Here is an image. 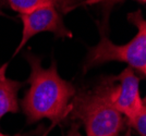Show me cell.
Wrapping results in <instances>:
<instances>
[{
  "instance_id": "1",
  "label": "cell",
  "mask_w": 146,
  "mask_h": 136,
  "mask_svg": "<svg viewBox=\"0 0 146 136\" xmlns=\"http://www.w3.org/2000/svg\"><path fill=\"white\" fill-rule=\"evenodd\" d=\"M31 67L27 79L30 85L21 107L29 123L48 119L54 124L66 119L70 111L71 100L76 93L72 83L61 79L56 61L49 68L42 67V60L31 51L24 55Z\"/></svg>"
},
{
  "instance_id": "2",
  "label": "cell",
  "mask_w": 146,
  "mask_h": 136,
  "mask_svg": "<svg viewBox=\"0 0 146 136\" xmlns=\"http://www.w3.org/2000/svg\"><path fill=\"white\" fill-rule=\"evenodd\" d=\"M130 23L137 27V33L128 44L115 45L111 43L107 35L100 31L99 43L88 48L83 71L86 73L91 69L102 65L110 61H119L128 63L129 67L144 79L146 75V22L141 9L135 12L129 13Z\"/></svg>"
},
{
  "instance_id": "3",
  "label": "cell",
  "mask_w": 146,
  "mask_h": 136,
  "mask_svg": "<svg viewBox=\"0 0 146 136\" xmlns=\"http://www.w3.org/2000/svg\"><path fill=\"white\" fill-rule=\"evenodd\" d=\"M68 117L84 125L86 136H123L127 119L107 105L93 90L76 92L70 104Z\"/></svg>"
},
{
  "instance_id": "4",
  "label": "cell",
  "mask_w": 146,
  "mask_h": 136,
  "mask_svg": "<svg viewBox=\"0 0 146 136\" xmlns=\"http://www.w3.org/2000/svg\"><path fill=\"white\" fill-rule=\"evenodd\" d=\"M141 76L131 67L118 75L103 77L92 90L124 118L133 114L145 102L140 95Z\"/></svg>"
},
{
  "instance_id": "5",
  "label": "cell",
  "mask_w": 146,
  "mask_h": 136,
  "mask_svg": "<svg viewBox=\"0 0 146 136\" xmlns=\"http://www.w3.org/2000/svg\"><path fill=\"white\" fill-rule=\"evenodd\" d=\"M20 19L23 23L22 39L12 57L17 56L33 36L43 32L52 33L57 38L72 37V32L63 23L62 14L52 6L39 7L29 13L20 14Z\"/></svg>"
},
{
  "instance_id": "6",
  "label": "cell",
  "mask_w": 146,
  "mask_h": 136,
  "mask_svg": "<svg viewBox=\"0 0 146 136\" xmlns=\"http://www.w3.org/2000/svg\"><path fill=\"white\" fill-rule=\"evenodd\" d=\"M8 62L0 65V120L7 113H17L20 110L18 92L23 86L22 82L6 76Z\"/></svg>"
},
{
  "instance_id": "7",
  "label": "cell",
  "mask_w": 146,
  "mask_h": 136,
  "mask_svg": "<svg viewBox=\"0 0 146 136\" xmlns=\"http://www.w3.org/2000/svg\"><path fill=\"white\" fill-rule=\"evenodd\" d=\"M7 2L12 10L20 14L29 13L39 7L52 6L64 15L81 5H84V0H7Z\"/></svg>"
},
{
  "instance_id": "8",
  "label": "cell",
  "mask_w": 146,
  "mask_h": 136,
  "mask_svg": "<svg viewBox=\"0 0 146 136\" xmlns=\"http://www.w3.org/2000/svg\"><path fill=\"white\" fill-rule=\"evenodd\" d=\"M125 119L129 127L133 129L140 136H146V102Z\"/></svg>"
},
{
  "instance_id": "9",
  "label": "cell",
  "mask_w": 146,
  "mask_h": 136,
  "mask_svg": "<svg viewBox=\"0 0 146 136\" xmlns=\"http://www.w3.org/2000/svg\"><path fill=\"white\" fill-rule=\"evenodd\" d=\"M124 0H88L84 1V3H94V2H100L103 7V21H102V27L100 31L104 32L107 30L108 27V19H109L110 12L112 10V8L116 6L117 3L123 2Z\"/></svg>"
},
{
  "instance_id": "10",
  "label": "cell",
  "mask_w": 146,
  "mask_h": 136,
  "mask_svg": "<svg viewBox=\"0 0 146 136\" xmlns=\"http://www.w3.org/2000/svg\"><path fill=\"white\" fill-rule=\"evenodd\" d=\"M80 125L78 123H73L72 126H71V129H70V131L68 132L67 135L64 136H83L81 133H80Z\"/></svg>"
},
{
  "instance_id": "11",
  "label": "cell",
  "mask_w": 146,
  "mask_h": 136,
  "mask_svg": "<svg viewBox=\"0 0 146 136\" xmlns=\"http://www.w3.org/2000/svg\"><path fill=\"white\" fill-rule=\"evenodd\" d=\"M135 1H137V2H141V3H143V5H144V3L146 2V0H135Z\"/></svg>"
},
{
  "instance_id": "12",
  "label": "cell",
  "mask_w": 146,
  "mask_h": 136,
  "mask_svg": "<svg viewBox=\"0 0 146 136\" xmlns=\"http://www.w3.org/2000/svg\"><path fill=\"white\" fill-rule=\"evenodd\" d=\"M0 136H10V135H6V134H3V133L0 132ZM15 136H22V135H15Z\"/></svg>"
},
{
  "instance_id": "13",
  "label": "cell",
  "mask_w": 146,
  "mask_h": 136,
  "mask_svg": "<svg viewBox=\"0 0 146 136\" xmlns=\"http://www.w3.org/2000/svg\"><path fill=\"white\" fill-rule=\"evenodd\" d=\"M0 17H6V14H5V13L2 12L1 10H0Z\"/></svg>"
}]
</instances>
